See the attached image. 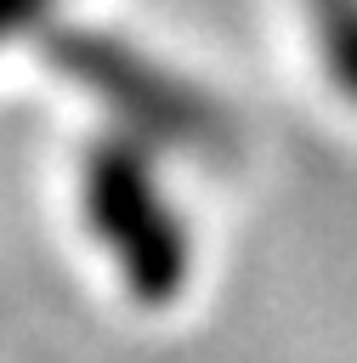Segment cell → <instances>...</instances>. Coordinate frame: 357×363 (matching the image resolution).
Here are the masks:
<instances>
[{
  "mask_svg": "<svg viewBox=\"0 0 357 363\" xmlns=\"http://www.w3.org/2000/svg\"><path fill=\"white\" fill-rule=\"evenodd\" d=\"M85 210L102 227L108 250L119 255L130 289H142L147 301H164L181 284L187 267V244L164 210V199L153 193V176L142 164V153L130 147H102L85 164Z\"/></svg>",
  "mask_w": 357,
  "mask_h": 363,
  "instance_id": "1",
  "label": "cell"
},
{
  "mask_svg": "<svg viewBox=\"0 0 357 363\" xmlns=\"http://www.w3.org/2000/svg\"><path fill=\"white\" fill-rule=\"evenodd\" d=\"M62 62L91 79L102 91V102L113 113H125L130 125H142V136L153 142H187V147H204L221 136V113L215 102H204L193 85L159 74L153 62L130 57V51H113V40H68L62 45Z\"/></svg>",
  "mask_w": 357,
  "mask_h": 363,
  "instance_id": "2",
  "label": "cell"
},
{
  "mask_svg": "<svg viewBox=\"0 0 357 363\" xmlns=\"http://www.w3.org/2000/svg\"><path fill=\"white\" fill-rule=\"evenodd\" d=\"M317 23V51L334 74V85L357 102V0H306Z\"/></svg>",
  "mask_w": 357,
  "mask_h": 363,
  "instance_id": "3",
  "label": "cell"
}]
</instances>
